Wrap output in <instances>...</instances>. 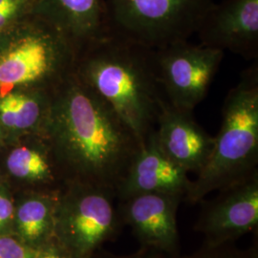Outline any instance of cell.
Instances as JSON below:
<instances>
[{"label":"cell","instance_id":"1","mask_svg":"<svg viewBox=\"0 0 258 258\" xmlns=\"http://www.w3.org/2000/svg\"><path fill=\"white\" fill-rule=\"evenodd\" d=\"M69 182L116 191L142 142L73 72L53 91L45 136Z\"/></svg>","mask_w":258,"mask_h":258},{"label":"cell","instance_id":"2","mask_svg":"<svg viewBox=\"0 0 258 258\" xmlns=\"http://www.w3.org/2000/svg\"><path fill=\"white\" fill-rule=\"evenodd\" d=\"M79 52L75 73L143 142L168 102L158 80L154 49L108 31Z\"/></svg>","mask_w":258,"mask_h":258},{"label":"cell","instance_id":"3","mask_svg":"<svg viewBox=\"0 0 258 258\" xmlns=\"http://www.w3.org/2000/svg\"><path fill=\"white\" fill-rule=\"evenodd\" d=\"M258 67L243 72L228 93L221 127L203 169L191 180L184 201L200 203L209 194L258 172Z\"/></svg>","mask_w":258,"mask_h":258},{"label":"cell","instance_id":"4","mask_svg":"<svg viewBox=\"0 0 258 258\" xmlns=\"http://www.w3.org/2000/svg\"><path fill=\"white\" fill-rule=\"evenodd\" d=\"M77 55L63 33L28 15L0 32V95L23 87L54 90L74 72Z\"/></svg>","mask_w":258,"mask_h":258},{"label":"cell","instance_id":"5","mask_svg":"<svg viewBox=\"0 0 258 258\" xmlns=\"http://www.w3.org/2000/svg\"><path fill=\"white\" fill-rule=\"evenodd\" d=\"M109 31L151 49L188 40L213 0H103Z\"/></svg>","mask_w":258,"mask_h":258},{"label":"cell","instance_id":"6","mask_svg":"<svg viewBox=\"0 0 258 258\" xmlns=\"http://www.w3.org/2000/svg\"><path fill=\"white\" fill-rule=\"evenodd\" d=\"M116 200L113 190L82 182H69L58 195L54 238L71 258H92L119 234L123 222Z\"/></svg>","mask_w":258,"mask_h":258},{"label":"cell","instance_id":"7","mask_svg":"<svg viewBox=\"0 0 258 258\" xmlns=\"http://www.w3.org/2000/svg\"><path fill=\"white\" fill-rule=\"evenodd\" d=\"M154 56L158 80L168 103L194 111L209 92L224 52L183 40L154 49Z\"/></svg>","mask_w":258,"mask_h":258},{"label":"cell","instance_id":"8","mask_svg":"<svg viewBox=\"0 0 258 258\" xmlns=\"http://www.w3.org/2000/svg\"><path fill=\"white\" fill-rule=\"evenodd\" d=\"M203 203L194 230L204 236L205 248L231 245L258 224V172L217 191Z\"/></svg>","mask_w":258,"mask_h":258},{"label":"cell","instance_id":"9","mask_svg":"<svg viewBox=\"0 0 258 258\" xmlns=\"http://www.w3.org/2000/svg\"><path fill=\"white\" fill-rule=\"evenodd\" d=\"M181 195L144 194L120 201L123 225L133 231L143 249L166 254L179 253L177 211Z\"/></svg>","mask_w":258,"mask_h":258},{"label":"cell","instance_id":"10","mask_svg":"<svg viewBox=\"0 0 258 258\" xmlns=\"http://www.w3.org/2000/svg\"><path fill=\"white\" fill-rule=\"evenodd\" d=\"M200 44L230 51L246 59L258 55V0H225L213 4L196 34Z\"/></svg>","mask_w":258,"mask_h":258},{"label":"cell","instance_id":"11","mask_svg":"<svg viewBox=\"0 0 258 258\" xmlns=\"http://www.w3.org/2000/svg\"><path fill=\"white\" fill-rule=\"evenodd\" d=\"M154 136L163 152L186 173L198 174L212 153L214 137L196 121L194 111L166 102L161 111Z\"/></svg>","mask_w":258,"mask_h":258},{"label":"cell","instance_id":"12","mask_svg":"<svg viewBox=\"0 0 258 258\" xmlns=\"http://www.w3.org/2000/svg\"><path fill=\"white\" fill-rule=\"evenodd\" d=\"M190 183L188 173L160 148L153 131L142 142L115 194L119 201L144 194H178L184 199Z\"/></svg>","mask_w":258,"mask_h":258},{"label":"cell","instance_id":"13","mask_svg":"<svg viewBox=\"0 0 258 258\" xmlns=\"http://www.w3.org/2000/svg\"><path fill=\"white\" fill-rule=\"evenodd\" d=\"M31 15L63 33L78 53L109 31L103 0H34Z\"/></svg>","mask_w":258,"mask_h":258},{"label":"cell","instance_id":"14","mask_svg":"<svg viewBox=\"0 0 258 258\" xmlns=\"http://www.w3.org/2000/svg\"><path fill=\"white\" fill-rule=\"evenodd\" d=\"M54 90L27 88L0 95V125L5 133H37L44 138Z\"/></svg>","mask_w":258,"mask_h":258},{"label":"cell","instance_id":"15","mask_svg":"<svg viewBox=\"0 0 258 258\" xmlns=\"http://www.w3.org/2000/svg\"><path fill=\"white\" fill-rule=\"evenodd\" d=\"M58 195H32L15 210L14 222L24 244L34 248L54 239Z\"/></svg>","mask_w":258,"mask_h":258},{"label":"cell","instance_id":"16","mask_svg":"<svg viewBox=\"0 0 258 258\" xmlns=\"http://www.w3.org/2000/svg\"><path fill=\"white\" fill-rule=\"evenodd\" d=\"M53 159L54 156L46 140L45 145L14 148L7 157L6 166L11 175L18 179L49 184L55 178L56 165Z\"/></svg>","mask_w":258,"mask_h":258},{"label":"cell","instance_id":"17","mask_svg":"<svg viewBox=\"0 0 258 258\" xmlns=\"http://www.w3.org/2000/svg\"><path fill=\"white\" fill-rule=\"evenodd\" d=\"M34 0H0V32L31 15Z\"/></svg>","mask_w":258,"mask_h":258},{"label":"cell","instance_id":"18","mask_svg":"<svg viewBox=\"0 0 258 258\" xmlns=\"http://www.w3.org/2000/svg\"><path fill=\"white\" fill-rule=\"evenodd\" d=\"M32 250L21 240L0 233V258H30Z\"/></svg>","mask_w":258,"mask_h":258},{"label":"cell","instance_id":"19","mask_svg":"<svg viewBox=\"0 0 258 258\" xmlns=\"http://www.w3.org/2000/svg\"><path fill=\"white\" fill-rule=\"evenodd\" d=\"M30 258H71L55 238L34 247Z\"/></svg>","mask_w":258,"mask_h":258},{"label":"cell","instance_id":"20","mask_svg":"<svg viewBox=\"0 0 258 258\" xmlns=\"http://www.w3.org/2000/svg\"><path fill=\"white\" fill-rule=\"evenodd\" d=\"M15 218V206L8 192L0 187V233H4Z\"/></svg>","mask_w":258,"mask_h":258},{"label":"cell","instance_id":"21","mask_svg":"<svg viewBox=\"0 0 258 258\" xmlns=\"http://www.w3.org/2000/svg\"><path fill=\"white\" fill-rule=\"evenodd\" d=\"M5 134H6V133H5V131L3 130V128H2V127H1V125H0V142H1V140L3 139V137L5 136Z\"/></svg>","mask_w":258,"mask_h":258}]
</instances>
